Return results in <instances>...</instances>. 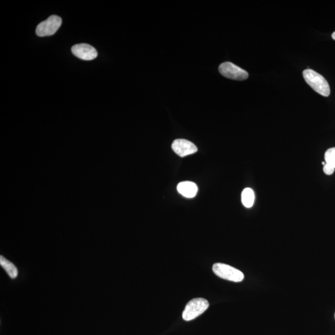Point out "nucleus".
Segmentation results:
<instances>
[{
    "label": "nucleus",
    "mask_w": 335,
    "mask_h": 335,
    "mask_svg": "<svg viewBox=\"0 0 335 335\" xmlns=\"http://www.w3.org/2000/svg\"><path fill=\"white\" fill-rule=\"evenodd\" d=\"M303 76L306 83L318 93L325 97L330 94L328 81L322 75L312 69H307L304 71Z\"/></svg>",
    "instance_id": "f257e3e1"
},
{
    "label": "nucleus",
    "mask_w": 335,
    "mask_h": 335,
    "mask_svg": "<svg viewBox=\"0 0 335 335\" xmlns=\"http://www.w3.org/2000/svg\"><path fill=\"white\" fill-rule=\"evenodd\" d=\"M324 173L327 175H331L334 173V168L332 167L331 166L326 164L323 167Z\"/></svg>",
    "instance_id": "f8f14e48"
},
{
    "label": "nucleus",
    "mask_w": 335,
    "mask_h": 335,
    "mask_svg": "<svg viewBox=\"0 0 335 335\" xmlns=\"http://www.w3.org/2000/svg\"><path fill=\"white\" fill-rule=\"evenodd\" d=\"M62 19L56 15L50 16L37 26L36 34L39 37L50 36L56 33L62 25Z\"/></svg>",
    "instance_id": "39448f33"
},
{
    "label": "nucleus",
    "mask_w": 335,
    "mask_h": 335,
    "mask_svg": "<svg viewBox=\"0 0 335 335\" xmlns=\"http://www.w3.org/2000/svg\"><path fill=\"white\" fill-rule=\"evenodd\" d=\"M0 265L6 271L11 278L15 279L17 277L18 270L16 266L2 255L0 257Z\"/></svg>",
    "instance_id": "1a4fd4ad"
},
{
    "label": "nucleus",
    "mask_w": 335,
    "mask_h": 335,
    "mask_svg": "<svg viewBox=\"0 0 335 335\" xmlns=\"http://www.w3.org/2000/svg\"><path fill=\"white\" fill-rule=\"evenodd\" d=\"M209 304L208 301L203 298H196L190 301L186 304L182 313V318L185 321L195 319L203 314L208 309Z\"/></svg>",
    "instance_id": "f03ea898"
},
{
    "label": "nucleus",
    "mask_w": 335,
    "mask_h": 335,
    "mask_svg": "<svg viewBox=\"0 0 335 335\" xmlns=\"http://www.w3.org/2000/svg\"><path fill=\"white\" fill-rule=\"evenodd\" d=\"M242 201L245 207L252 208L254 204L255 194L251 188H245L242 193Z\"/></svg>",
    "instance_id": "9d476101"
},
{
    "label": "nucleus",
    "mask_w": 335,
    "mask_h": 335,
    "mask_svg": "<svg viewBox=\"0 0 335 335\" xmlns=\"http://www.w3.org/2000/svg\"><path fill=\"white\" fill-rule=\"evenodd\" d=\"M220 74L223 77L235 80H245L249 78V73L231 62H226L220 65L219 68Z\"/></svg>",
    "instance_id": "20e7f679"
},
{
    "label": "nucleus",
    "mask_w": 335,
    "mask_h": 335,
    "mask_svg": "<svg viewBox=\"0 0 335 335\" xmlns=\"http://www.w3.org/2000/svg\"><path fill=\"white\" fill-rule=\"evenodd\" d=\"M334 317H335V314H334Z\"/></svg>",
    "instance_id": "4468645a"
},
{
    "label": "nucleus",
    "mask_w": 335,
    "mask_h": 335,
    "mask_svg": "<svg viewBox=\"0 0 335 335\" xmlns=\"http://www.w3.org/2000/svg\"><path fill=\"white\" fill-rule=\"evenodd\" d=\"M171 147L173 151L181 157L195 154L198 151L197 147L194 143L185 139L175 140L173 141Z\"/></svg>",
    "instance_id": "0eeeda50"
},
{
    "label": "nucleus",
    "mask_w": 335,
    "mask_h": 335,
    "mask_svg": "<svg viewBox=\"0 0 335 335\" xmlns=\"http://www.w3.org/2000/svg\"><path fill=\"white\" fill-rule=\"evenodd\" d=\"M325 160L326 164L331 166L335 169V147L326 151L325 154Z\"/></svg>",
    "instance_id": "9b49d317"
},
{
    "label": "nucleus",
    "mask_w": 335,
    "mask_h": 335,
    "mask_svg": "<svg viewBox=\"0 0 335 335\" xmlns=\"http://www.w3.org/2000/svg\"><path fill=\"white\" fill-rule=\"evenodd\" d=\"M73 55L84 61H92L96 59L98 53L93 47L86 43H80L72 47Z\"/></svg>",
    "instance_id": "423d86ee"
},
{
    "label": "nucleus",
    "mask_w": 335,
    "mask_h": 335,
    "mask_svg": "<svg viewBox=\"0 0 335 335\" xmlns=\"http://www.w3.org/2000/svg\"><path fill=\"white\" fill-rule=\"evenodd\" d=\"M177 190L179 194L187 198H193L197 195L198 188L197 185L190 181L179 182L177 186Z\"/></svg>",
    "instance_id": "6e6552de"
},
{
    "label": "nucleus",
    "mask_w": 335,
    "mask_h": 335,
    "mask_svg": "<svg viewBox=\"0 0 335 335\" xmlns=\"http://www.w3.org/2000/svg\"><path fill=\"white\" fill-rule=\"evenodd\" d=\"M212 270L220 278L230 281L239 282L244 279L243 272L225 264L220 263L214 264L212 267Z\"/></svg>",
    "instance_id": "7ed1b4c3"
},
{
    "label": "nucleus",
    "mask_w": 335,
    "mask_h": 335,
    "mask_svg": "<svg viewBox=\"0 0 335 335\" xmlns=\"http://www.w3.org/2000/svg\"><path fill=\"white\" fill-rule=\"evenodd\" d=\"M331 36H332V38H333V39L334 40H335V31L333 32V34H332Z\"/></svg>",
    "instance_id": "ddd939ff"
}]
</instances>
